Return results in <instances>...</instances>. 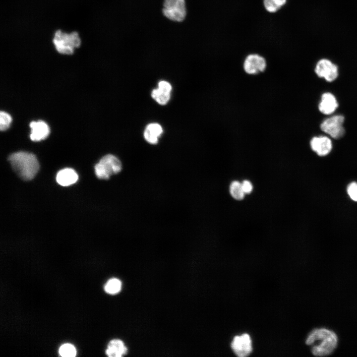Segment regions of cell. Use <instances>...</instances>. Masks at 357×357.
<instances>
[{"label":"cell","mask_w":357,"mask_h":357,"mask_svg":"<svg viewBox=\"0 0 357 357\" xmlns=\"http://www.w3.org/2000/svg\"><path fill=\"white\" fill-rule=\"evenodd\" d=\"M338 342L336 334L325 328L313 329L305 340V344L311 346V353L316 357L331 355L336 349Z\"/></svg>","instance_id":"6da1fadb"},{"label":"cell","mask_w":357,"mask_h":357,"mask_svg":"<svg viewBox=\"0 0 357 357\" xmlns=\"http://www.w3.org/2000/svg\"><path fill=\"white\" fill-rule=\"evenodd\" d=\"M8 160L13 170L25 180L33 179L39 169L36 156L30 153L15 152L9 155Z\"/></svg>","instance_id":"7a4b0ae2"},{"label":"cell","mask_w":357,"mask_h":357,"mask_svg":"<svg viewBox=\"0 0 357 357\" xmlns=\"http://www.w3.org/2000/svg\"><path fill=\"white\" fill-rule=\"evenodd\" d=\"M122 163L120 160L112 154L103 157L95 166V173L101 179H108L113 175L119 173L122 170Z\"/></svg>","instance_id":"3957f363"},{"label":"cell","mask_w":357,"mask_h":357,"mask_svg":"<svg viewBox=\"0 0 357 357\" xmlns=\"http://www.w3.org/2000/svg\"><path fill=\"white\" fill-rule=\"evenodd\" d=\"M57 51L62 54L71 55L74 49L79 47L81 41L78 34L73 32L70 34L57 30L53 40Z\"/></svg>","instance_id":"277c9868"},{"label":"cell","mask_w":357,"mask_h":357,"mask_svg":"<svg viewBox=\"0 0 357 357\" xmlns=\"http://www.w3.org/2000/svg\"><path fill=\"white\" fill-rule=\"evenodd\" d=\"M163 13L171 20L182 21L186 15L185 0H164Z\"/></svg>","instance_id":"5b68a950"},{"label":"cell","mask_w":357,"mask_h":357,"mask_svg":"<svg viewBox=\"0 0 357 357\" xmlns=\"http://www.w3.org/2000/svg\"><path fill=\"white\" fill-rule=\"evenodd\" d=\"M267 65L266 59L257 53H251L247 55L242 63L243 71L249 75H257L264 72Z\"/></svg>","instance_id":"8992f818"},{"label":"cell","mask_w":357,"mask_h":357,"mask_svg":"<svg viewBox=\"0 0 357 357\" xmlns=\"http://www.w3.org/2000/svg\"><path fill=\"white\" fill-rule=\"evenodd\" d=\"M345 118L335 115L324 120L320 125L321 129L334 139H340L344 136L345 130L343 126Z\"/></svg>","instance_id":"52a82bcc"},{"label":"cell","mask_w":357,"mask_h":357,"mask_svg":"<svg viewBox=\"0 0 357 357\" xmlns=\"http://www.w3.org/2000/svg\"><path fill=\"white\" fill-rule=\"evenodd\" d=\"M315 72L319 77L324 78L328 82L334 81L338 75L337 66L325 59H321L317 62Z\"/></svg>","instance_id":"ba28073f"},{"label":"cell","mask_w":357,"mask_h":357,"mask_svg":"<svg viewBox=\"0 0 357 357\" xmlns=\"http://www.w3.org/2000/svg\"><path fill=\"white\" fill-rule=\"evenodd\" d=\"M231 348L236 355L239 357L248 356L252 350L249 335L245 333L240 336H235L231 343Z\"/></svg>","instance_id":"9c48e42d"},{"label":"cell","mask_w":357,"mask_h":357,"mask_svg":"<svg viewBox=\"0 0 357 357\" xmlns=\"http://www.w3.org/2000/svg\"><path fill=\"white\" fill-rule=\"evenodd\" d=\"M171 90L172 86L170 83L160 81L158 83V88L152 91L151 96L158 104L165 105L170 99Z\"/></svg>","instance_id":"30bf717a"},{"label":"cell","mask_w":357,"mask_h":357,"mask_svg":"<svg viewBox=\"0 0 357 357\" xmlns=\"http://www.w3.org/2000/svg\"><path fill=\"white\" fill-rule=\"evenodd\" d=\"M312 150L320 156L328 155L332 150L331 140L327 136L314 137L310 140Z\"/></svg>","instance_id":"8fae6325"},{"label":"cell","mask_w":357,"mask_h":357,"mask_svg":"<svg viewBox=\"0 0 357 357\" xmlns=\"http://www.w3.org/2000/svg\"><path fill=\"white\" fill-rule=\"evenodd\" d=\"M29 126L31 129L30 137L33 141H39L45 139L50 133L49 126L42 120L32 121Z\"/></svg>","instance_id":"7c38bea8"},{"label":"cell","mask_w":357,"mask_h":357,"mask_svg":"<svg viewBox=\"0 0 357 357\" xmlns=\"http://www.w3.org/2000/svg\"><path fill=\"white\" fill-rule=\"evenodd\" d=\"M338 103L335 96L326 92L322 94L318 108L320 112L325 115L332 114L337 108Z\"/></svg>","instance_id":"4fadbf2b"},{"label":"cell","mask_w":357,"mask_h":357,"mask_svg":"<svg viewBox=\"0 0 357 357\" xmlns=\"http://www.w3.org/2000/svg\"><path fill=\"white\" fill-rule=\"evenodd\" d=\"M78 176L76 172L71 168H65L57 174L56 180L60 185L66 186L76 182Z\"/></svg>","instance_id":"5bb4252c"},{"label":"cell","mask_w":357,"mask_h":357,"mask_svg":"<svg viewBox=\"0 0 357 357\" xmlns=\"http://www.w3.org/2000/svg\"><path fill=\"white\" fill-rule=\"evenodd\" d=\"M163 133L162 126L157 123H151L147 125L144 132L145 139L151 144H157L158 138Z\"/></svg>","instance_id":"9a60e30c"},{"label":"cell","mask_w":357,"mask_h":357,"mask_svg":"<svg viewBox=\"0 0 357 357\" xmlns=\"http://www.w3.org/2000/svg\"><path fill=\"white\" fill-rule=\"evenodd\" d=\"M127 348L123 342L119 339H114L110 342L106 351L107 356L110 357H120L125 354Z\"/></svg>","instance_id":"2e32d148"},{"label":"cell","mask_w":357,"mask_h":357,"mask_svg":"<svg viewBox=\"0 0 357 357\" xmlns=\"http://www.w3.org/2000/svg\"><path fill=\"white\" fill-rule=\"evenodd\" d=\"M229 191L232 197L237 200H242L245 195L242 189L241 182L238 180H234L231 183Z\"/></svg>","instance_id":"e0dca14e"},{"label":"cell","mask_w":357,"mask_h":357,"mask_svg":"<svg viewBox=\"0 0 357 357\" xmlns=\"http://www.w3.org/2000/svg\"><path fill=\"white\" fill-rule=\"evenodd\" d=\"M121 287V283L119 280L112 278L109 280L105 286V291L110 294H116L119 293Z\"/></svg>","instance_id":"ac0fdd59"},{"label":"cell","mask_w":357,"mask_h":357,"mask_svg":"<svg viewBox=\"0 0 357 357\" xmlns=\"http://www.w3.org/2000/svg\"><path fill=\"white\" fill-rule=\"evenodd\" d=\"M59 354L63 357H73L76 356V351L75 347L70 344H64L59 349Z\"/></svg>","instance_id":"d6986e66"},{"label":"cell","mask_w":357,"mask_h":357,"mask_svg":"<svg viewBox=\"0 0 357 357\" xmlns=\"http://www.w3.org/2000/svg\"><path fill=\"white\" fill-rule=\"evenodd\" d=\"M12 118L8 114L5 112H0V129L1 131L6 130L9 127Z\"/></svg>","instance_id":"ffe728a7"},{"label":"cell","mask_w":357,"mask_h":357,"mask_svg":"<svg viewBox=\"0 0 357 357\" xmlns=\"http://www.w3.org/2000/svg\"><path fill=\"white\" fill-rule=\"evenodd\" d=\"M262 3L264 9L270 13H274L280 10L273 0H263Z\"/></svg>","instance_id":"44dd1931"},{"label":"cell","mask_w":357,"mask_h":357,"mask_svg":"<svg viewBox=\"0 0 357 357\" xmlns=\"http://www.w3.org/2000/svg\"><path fill=\"white\" fill-rule=\"evenodd\" d=\"M347 192L351 199L357 202V182L350 183L347 187Z\"/></svg>","instance_id":"7402d4cb"},{"label":"cell","mask_w":357,"mask_h":357,"mask_svg":"<svg viewBox=\"0 0 357 357\" xmlns=\"http://www.w3.org/2000/svg\"><path fill=\"white\" fill-rule=\"evenodd\" d=\"M242 189L245 194H250L253 190V185L251 181L247 179L243 180L241 182Z\"/></svg>","instance_id":"603a6c76"},{"label":"cell","mask_w":357,"mask_h":357,"mask_svg":"<svg viewBox=\"0 0 357 357\" xmlns=\"http://www.w3.org/2000/svg\"><path fill=\"white\" fill-rule=\"evenodd\" d=\"M276 5L281 9L287 3V0H273Z\"/></svg>","instance_id":"cb8c5ba5"}]
</instances>
